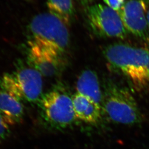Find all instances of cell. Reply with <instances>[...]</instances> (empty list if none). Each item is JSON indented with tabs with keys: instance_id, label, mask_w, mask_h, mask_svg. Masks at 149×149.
Instances as JSON below:
<instances>
[{
	"instance_id": "15",
	"label": "cell",
	"mask_w": 149,
	"mask_h": 149,
	"mask_svg": "<svg viewBox=\"0 0 149 149\" xmlns=\"http://www.w3.org/2000/svg\"><path fill=\"white\" fill-rule=\"evenodd\" d=\"M147 22H148V26L149 27V10L147 12Z\"/></svg>"
},
{
	"instance_id": "2",
	"label": "cell",
	"mask_w": 149,
	"mask_h": 149,
	"mask_svg": "<svg viewBox=\"0 0 149 149\" xmlns=\"http://www.w3.org/2000/svg\"><path fill=\"white\" fill-rule=\"evenodd\" d=\"M103 92L102 114L113 122L135 125L141 122L142 116L131 93L111 82H106Z\"/></svg>"
},
{
	"instance_id": "11",
	"label": "cell",
	"mask_w": 149,
	"mask_h": 149,
	"mask_svg": "<svg viewBox=\"0 0 149 149\" xmlns=\"http://www.w3.org/2000/svg\"><path fill=\"white\" fill-rule=\"evenodd\" d=\"M0 113L9 125H14L22 121L24 107L21 101L0 88Z\"/></svg>"
},
{
	"instance_id": "17",
	"label": "cell",
	"mask_w": 149,
	"mask_h": 149,
	"mask_svg": "<svg viewBox=\"0 0 149 149\" xmlns=\"http://www.w3.org/2000/svg\"></svg>"
},
{
	"instance_id": "6",
	"label": "cell",
	"mask_w": 149,
	"mask_h": 149,
	"mask_svg": "<svg viewBox=\"0 0 149 149\" xmlns=\"http://www.w3.org/2000/svg\"><path fill=\"white\" fill-rule=\"evenodd\" d=\"M89 25L96 35L101 37L124 39L127 32L118 12L108 6L98 4L87 9Z\"/></svg>"
},
{
	"instance_id": "10",
	"label": "cell",
	"mask_w": 149,
	"mask_h": 149,
	"mask_svg": "<svg viewBox=\"0 0 149 149\" xmlns=\"http://www.w3.org/2000/svg\"><path fill=\"white\" fill-rule=\"evenodd\" d=\"M76 93L85 96L100 105L102 103L103 92L96 72L87 69L81 73L76 83Z\"/></svg>"
},
{
	"instance_id": "13",
	"label": "cell",
	"mask_w": 149,
	"mask_h": 149,
	"mask_svg": "<svg viewBox=\"0 0 149 149\" xmlns=\"http://www.w3.org/2000/svg\"><path fill=\"white\" fill-rule=\"evenodd\" d=\"M10 132V125L0 113V142L4 141L8 136Z\"/></svg>"
},
{
	"instance_id": "12",
	"label": "cell",
	"mask_w": 149,
	"mask_h": 149,
	"mask_svg": "<svg viewBox=\"0 0 149 149\" xmlns=\"http://www.w3.org/2000/svg\"><path fill=\"white\" fill-rule=\"evenodd\" d=\"M49 13L69 25L74 13L72 0H47Z\"/></svg>"
},
{
	"instance_id": "3",
	"label": "cell",
	"mask_w": 149,
	"mask_h": 149,
	"mask_svg": "<svg viewBox=\"0 0 149 149\" xmlns=\"http://www.w3.org/2000/svg\"><path fill=\"white\" fill-rule=\"evenodd\" d=\"M31 41L63 55L69 46L70 35L67 25L50 13L36 15L29 25Z\"/></svg>"
},
{
	"instance_id": "9",
	"label": "cell",
	"mask_w": 149,
	"mask_h": 149,
	"mask_svg": "<svg viewBox=\"0 0 149 149\" xmlns=\"http://www.w3.org/2000/svg\"><path fill=\"white\" fill-rule=\"evenodd\" d=\"M72 100L76 118L88 124H96L100 122L102 114L100 105L77 93L72 96Z\"/></svg>"
},
{
	"instance_id": "7",
	"label": "cell",
	"mask_w": 149,
	"mask_h": 149,
	"mask_svg": "<svg viewBox=\"0 0 149 149\" xmlns=\"http://www.w3.org/2000/svg\"><path fill=\"white\" fill-rule=\"evenodd\" d=\"M147 8L145 0H129L117 11L127 32L145 40L149 38Z\"/></svg>"
},
{
	"instance_id": "16",
	"label": "cell",
	"mask_w": 149,
	"mask_h": 149,
	"mask_svg": "<svg viewBox=\"0 0 149 149\" xmlns=\"http://www.w3.org/2000/svg\"><path fill=\"white\" fill-rule=\"evenodd\" d=\"M83 1H92V0H83Z\"/></svg>"
},
{
	"instance_id": "1",
	"label": "cell",
	"mask_w": 149,
	"mask_h": 149,
	"mask_svg": "<svg viewBox=\"0 0 149 149\" xmlns=\"http://www.w3.org/2000/svg\"><path fill=\"white\" fill-rule=\"evenodd\" d=\"M111 67L139 87L149 83V51L124 43L106 46L103 51Z\"/></svg>"
},
{
	"instance_id": "5",
	"label": "cell",
	"mask_w": 149,
	"mask_h": 149,
	"mask_svg": "<svg viewBox=\"0 0 149 149\" xmlns=\"http://www.w3.org/2000/svg\"><path fill=\"white\" fill-rule=\"evenodd\" d=\"M40 106L42 118L53 127L65 128L76 119L72 96L62 89H53L42 96Z\"/></svg>"
},
{
	"instance_id": "14",
	"label": "cell",
	"mask_w": 149,
	"mask_h": 149,
	"mask_svg": "<svg viewBox=\"0 0 149 149\" xmlns=\"http://www.w3.org/2000/svg\"><path fill=\"white\" fill-rule=\"evenodd\" d=\"M109 7L118 11L124 4L125 0H103Z\"/></svg>"
},
{
	"instance_id": "4",
	"label": "cell",
	"mask_w": 149,
	"mask_h": 149,
	"mask_svg": "<svg viewBox=\"0 0 149 149\" xmlns=\"http://www.w3.org/2000/svg\"><path fill=\"white\" fill-rule=\"evenodd\" d=\"M42 75L31 66L3 74L0 88L21 102L33 103L42 96Z\"/></svg>"
},
{
	"instance_id": "8",
	"label": "cell",
	"mask_w": 149,
	"mask_h": 149,
	"mask_svg": "<svg viewBox=\"0 0 149 149\" xmlns=\"http://www.w3.org/2000/svg\"><path fill=\"white\" fill-rule=\"evenodd\" d=\"M62 55L33 41L28 42V59L30 66L42 76L52 77L58 74L63 66Z\"/></svg>"
}]
</instances>
